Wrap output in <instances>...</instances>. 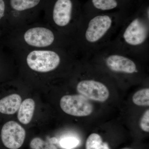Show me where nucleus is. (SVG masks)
Segmentation results:
<instances>
[{
	"mask_svg": "<svg viewBox=\"0 0 149 149\" xmlns=\"http://www.w3.org/2000/svg\"><path fill=\"white\" fill-rule=\"evenodd\" d=\"M0 27L8 31L9 30L8 22V9L6 0H0Z\"/></svg>",
	"mask_w": 149,
	"mask_h": 149,
	"instance_id": "dca6fc26",
	"label": "nucleus"
},
{
	"mask_svg": "<svg viewBox=\"0 0 149 149\" xmlns=\"http://www.w3.org/2000/svg\"><path fill=\"white\" fill-rule=\"evenodd\" d=\"M86 149H110V148L108 144L103 142L99 134L92 133L87 139Z\"/></svg>",
	"mask_w": 149,
	"mask_h": 149,
	"instance_id": "ddd939ff",
	"label": "nucleus"
},
{
	"mask_svg": "<svg viewBox=\"0 0 149 149\" xmlns=\"http://www.w3.org/2000/svg\"><path fill=\"white\" fill-rule=\"evenodd\" d=\"M35 109V102L32 99L24 100L18 109L17 118L22 124L27 125L31 122Z\"/></svg>",
	"mask_w": 149,
	"mask_h": 149,
	"instance_id": "9b49d317",
	"label": "nucleus"
},
{
	"mask_svg": "<svg viewBox=\"0 0 149 149\" xmlns=\"http://www.w3.org/2000/svg\"><path fill=\"white\" fill-rule=\"evenodd\" d=\"M49 0H6L9 30L38 21Z\"/></svg>",
	"mask_w": 149,
	"mask_h": 149,
	"instance_id": "423d86ee",
	"label": "nucleus"
},
{
	"mask_svg": "<svg viewBox=\"0 0 149 149\" xmlns=\"http://www.w3.org/2000/svg\"><path fill=\"white\" fill-rule=\"evenodd\" d=\"M79 141L74 137H68L62 139L60 142L61 146L65 149H72L78 146Z\"/></svg>",
	"mask_w": 149,
	"mask_h": 149,
	"instance_id": "a211bd4d",
	"label": "nucleus"
},
{
	"mask_svg": "<svg viewBox=\"0 0 149 149\" xmlns=\"http://www.w3.org/2000/svg\"><path fill=\"white\" fill-rule=\"evenodd\" d=\"M8 31L6 30L4 28L0 27V43H1V41H2L4 37L7 33Z\"/></svg>",
	"mask_w": 149,
	"mask_h": 149,
	"instance_id": "aec40b11",
	"label": "nucleus"
},
{
	"mask_svg": "<svg viewBox=\"0 0 149 149\" xmlns=\"http://www.w3.org/2000/svg\"></svg>",
	"mask_w": 149,
	"mask_h": 149,
	"instance_id": "412c9836",
	"label": "nucleus"
},
{
	"mask_svg": "<svg viewBox=\"0 0 149 149\" xmlns=\"http://www.w3.org/2000/svg\"><path fill=\"white\" fill-rule=\"evenodd\" d=\"M140 126L142 130L145 132H149V110L145 112L141 118Z\"/></svg>",
	"mask_w": 149,
	"mask_h": 149,
	"instance_id": "6ab92c4d",
	"label": "nucleus"
},
{
	"mask_svg": "<svg viewBox=\"0 0 149 149\" xmlns=\"http://www.w3.org/2000/svg\"><path fill=\"white\" fill-rule=\"evenodd\" d=\"M91 1L95 8L102 11L113 10L119 6L116 0H91Z\"/></svg>",
	"mask_w": 149,
	"mask_h": 149,
	"instance_id": "4468645a",
	"label": "nucleus"
},
{
	"mask_svg": "<svg viewBox=\"0 0 149 149\" xmlns=\"http://www.w3.org/2000/svg\"><path fill=\"white\" fill-rule=\"evenodd\" d=\"M75 9L74 0H49L44 12V20L54 29L74 41L83 18Z\"/></svg>",
	"mask_w": 149,
	"mask_h": 149,
	"instance_id": "39448f33",
	"label": "nucleus"
},
{
	"mask_svg": "<svg viewBox=\"0 0 149 149\" xmlns=\"http://www.w3.org/2000/svg\"><path fill=\"white\" fill-rule=\"evenodd\" d=\"M60 107L67 114L77 117L88 116L93 110L91 102L81 95L63 96L61 99Z\"/></svg>",
	"mask_w": 149,
	"mask_h": 149,
	"instance_id": "0eeeda50",
	"label": "nucleus"
},
{
	"mask_svg": "<svg viewBox=\"0 0 149 149\" xmlns=\"http://www.w3.org/2000/svg\"><path fill=\"white\" fill-rule=\"evenodd\" d=\"M15 60L13 54L8 48L0 45V80L5 77L9 66Z\"/></svg>",
	"mask_w": 149,
	"mask_h": 149,
	"instance_id": "f8f14e48",
	"label": "nucleus"
},
{
	"mask_svg": "<svg viewBox=\"0 0 149 149\" xmlns=\"http://www.w3.org/2000/svg\"><path fill=\"white\" fill-rule=\"evenodd\" d=\"M49 143L45 142L42 139L36 138L33 139L30 143V147L32 149H57L50 140Z\"/></svg>",
	"mask_w": 149,
	"mask_h": 149,
	"instance_id": "f3484780",
	"label": "nucleus"
},
{
	"mask_svg": "<svg viewBox=\"0 0 149 149\" xmlns=\"http://www.w3.org/2000/svg\"><path fill=\"white\" fill-rule=\"evenodd\" d=\"M10 51L15 60L39 74L54 72L63 65L75 62L79 57L75 51L58 48Z\"/></svg>",
	"mask_w": 149,
	"mask_h": 149,
	"instance_id": "20e7f679",
	"label": "nucleus"
},
{
	"mask_svg": "<svg viewBox=\"0 0 149 149\" xmlns=\"http://www.w3.org/2000/svg\"><path fill=\"white\" fill-rule=\"evenodd\" d=\"M133 101L136 105L149 106V88H144L136 92L133 95Z\"/></svg>",
	"mask_w": 149,
	"mask_h": 149,
	"instance_id": "2eb2a0df",
	"label": "nucleus"
},
{
	"mask_svg": "<svg viewBox=\"0 0 149 149\" xmlns=\"http://www.w3.org/2000/svg\"><path fill=\"white\" fill-rule=\"evenodd\" d=\"M109 44L144 61L149 57V12L127 16Z\"/></svg>",
	"mask_w": 149,
	"mask_h": 149,
	"instance_id": "7ed1b4c3",
	"label": "nucleus"
},
{
	"mask_svg": "<svg viewBox=\"0 0 149 149\" xmlns=\"http://www.w3.org/2000/svg\"><path fill=\"white\" fill-rule=\"evenodd\" d=\"M77 90L87 99L100 102L106 101L109 96V91L103 83L93 79H83L77 85Z\"/></svg>",
	"mask_w": 149,
	"mask_h": 149,
	"instance_id": "1a4fd4ad",
	"label": "nucleus"
},
{
	"mask_svg": "<svg viewBox=\"0 0 149 149\" xmlns=\"http://www.w3.org/2000/svg\"><path fill=\"white\" fill-rule=\"evenodd\" d=\"M127 16L104 13L83 16L74 38L79 56L86 58L109 45Z\"/></svg>",
	"mask_w": 149,
	"mask_h": 149,
	"instance_id": "f03ea898",
	"label": "nucleus"
},
{
	"mask_svg": "<svg viewBox=\"0 0 149 149\" xmlns=\"http://www.w3.org/2000/svg\"><path fill=\"white\" fill-rule=\"evenodd\" d=\"M22 103V98L18 94H13L0 98V113L12 115L18 110Z\"/></svg>",
	"mask_w": 149,
	"mask_h": 149,
	"instance_id": "9d476101",
	"label": "nucleus"
},
{
	"mask_svg": "<svg viewBox=\"0 0 149 149\" xmlns=\"http://www.w3.org/2000/svg\"><path fill=\"white\" fill-rule=\"evenodd\" d=\"M0 45L10 51L58 48L74 51L78 54L73 39L45 21H38L10 29Z\"/></svg>",
	"mask_w": 149,
	"mask_h": 149,
	"instance_id": "f257e3e1",
	"label": "nucleus"
},
{
	"mask_svg": "<svg viewBox=\"0 0 149 149\" xmlns=\"http://www.w3.org/2000/svg\"><path fill=\"white\" fill-rule=\"evenodd\" d=\"M26 132L24 128L15 121L10 120L2 126L0 132L3 145L9 149H18L23 145Z\"/></svg>",
	"mask_w": 149,
	"mask_h": 149,
	"instance_id": "6e6552de",
	"label": "nucleus"
}]
</instances>
